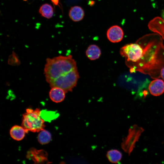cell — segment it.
<instances>
[{"label": "cell", "instance_id": "obj_1", "mask_svg": "<svg viewBox=\"0 0 164 164\" xmlns=\"http://www.w3.org/2000/svg\"><path fill=\"white\" fill-rule=\"evenodd\" d=\"M76 68V63L71 55L48 58L44 70L46 80L49 84Z\"/></svg>", "mask_w": 164, "mask_h": 164}, {"label": "cell", "instance_id": "obj_2", "mask_svg": "<svg viewBox=\"0 0 164 164\" xmlns=\"http://www.w3.org/2000/svg\"><path fill=\"white\" fill-rule=\"evenodd\" d=\"M40 111L37 108L34 110L27 108L22 115V126L27 133L29 131L38 132L44 129V120L40 116Z\"/></svg>", "mask_w": 164, "mask_h": 164}, {"label": "cell", "instance_id": "obj_3", "mask_svg": "<svg viewBox=\"0 0 164 164\" xmlns=\"http://www.w3.org/2000/svg\"><path fill=\"white\" fill-rule=\"evenodd\" d=\"M79 78L77 67L65 75L54 80L49 84L51 87H59L67 93L72 91L76 85Z\"/></svg>", "mask_w": 164, "mask_h": 164}, {"label": "cell", "instance_id": "obj_4", "mask_svg": "<svg viewBox=\"0 0 164 164\" xmlns=\"http://www.w3.org/2000/svg\"><path fill=\"white\" fill-rule=\"evenodd\" d=\"M120 53L121 56L125 58L127 61L135 62L142 58L144 50L139 44L136 43H130L122 47Z\"/></svg>", "mask_w": 164, "mask_h": 164}, {"label": "cell", "instance_id": "obj_5", "mask_svg": "<svg viewBox=\"0 0 164 164\" xmlns=\"http://www.w3.org/2000/svg\"><path fill=\"white\" fill-rule=\"evenodd\" d=\"M26 157L31 159L35 163H48V154L43 149L37 150L31 148L27 152Z\"/></svg>", "mask_w": 164, "mask_h": 164}, {"label": "cell", "instance_id": "obj_6", "mask_svg": "<svg viewBox=\"0 0 164 164\" xmlns=\"http://www.w3.org/2000/svg\"><path fill=\"white\" fill-rule=\"evenodd\" d=\"M107 36L111 42L118 43L121 41L123 38L124 32L121 27L118 25H114L108 30Z\"/></svg>", "mask_w": 164, "mask_h": 164}, {"label": "cell", "instance_id": "obj_7", "mask_svg": "<svg viewBox=\"0 0 164 164\" xmlns=\"http://www.w3.org/2000/svg\"><path fill=\"white\" fill-rule=\"evenodd\" d=\"M149 90L152 95L159 96L164 92V82L160 79H156L152 81L149 84Z\"/></svg>", "mask_w": 164, "mask_h": 164}, {"label": "cell", "instance_id": "obj_8", "mask_svg": "<svg viewBox=\"0 0 164 164\" xmlns=\"http://www.w3.org/2000/svg\"><path fill=\"white\" fill-rule=\"evenodd\" d=\"M65 91L58 87H51L49 95L51 100L55 103L60 102L64 100L65 97Z\"/></svg>", "mask_w": 164, "mask_h": 164}, {"label": "cell", "instance_id": "obj_9", "mask_svg": "<svg viewBox=\"0 0 164 164\" xmlns=\"http://www.w3.org/2000/svg\"><path fill=\"white\" fill-rule=\"evenodd\" d=\"M69 16L71 20L75 22L81 21L84 16V12L83 9L79 6L71 7L69 12Z\"/></svg>", "mask_w": 164, "mask_h": 164}, {"label": "cell", "instance_id": "obj_10", "mask_svg": "<svg viewBox=\"0 0 164 164\" xmlns=\"http://www.w3.org/2000/svg\"><path fill=\"white\" fill-rule=\"evenodd\" d=\"M27 133L26 130L22 126L16 125L13 126L10 129V134L11 137L17 141H20L24 137Z\"/></svg>", "mask_w": 164, "mask_h": 164}, {"label": "cell", "instance_id": "obj_11", "mask_svg": "<svg viewBox=\"0 0 164 164\" xmlns=\"http://www.w3.org/2000/svg\"><path fill=\"white\" fill-rule=\"evenodd\" d=\"M86 54L87 57L91 60L98 59L100 56L101 53L99 47L95 44L90 45L87 50Z\"/></svg>", "mask_w": 164, "mask_h": 164}, {"label": "cell", "instance_id": "obj_12", "mask_svg": "<svg viewBox=\"0 0 164 164\" xmlns=\"http://www.w3.org/2000/svg\"><path fill=\"white\" fill-rule=\"evenodd\" d=\"M39 12L42 16L47 19H50L53 15V9L50 5L45 3L40 7Z\"/></svg>", "mask_w": 164, "mask_h": 164}, {"label": "cell", "instance_id": "obj_13", "mask_svg": "<svg viewBox=\"0 0 164 164\" xmlns=\"http://www.w3.org/2000/svg\"><path fill=\"white\" fill-rule=\"evenodd\" d=\"M107 156L110 162L113 163H117L121 160L122 154L117 150L111 149L108 152Z\"/></svg>", "mask_w": 164, "mask_h": 164}, {"label": "cell", "instance_id": "obj_14", "mask_svg": "<svg viewBox=\"0 0 164 164\" xmlns=\"http://www.w3.org/2000/svg\"><path fill=\"white\" fill-rule=\"evenodd\" d=\"M38 140L41 144H48L51 140V135L48 131L43 129L40 132L38 136Z\"/></svg>", "mask_w": 164, "mask_h": 164}, {"label": "cell", "instance_id": "obj_15", "mask_svg": "<svg viewBox=\"0 0 164 164\" xmlns=\"http://www.w3.org/2000/svg\"><path fill=\"white\" fill-rule=\"evenodd\" d=\"M56 113L53 111H40V116L44 120L49 121L56 118ZM45 121V120H44Z\"/></svg>", "mask_w": 164, "mask_h": 164}, {"label": "cell", "instance_id": "obj_16", "mask_svg": "<svg viewBox=\"0 0 164 164\" xmlns=\"http://www.w3.org/2000/svg\"><path fill=\"white\" fill-rule=\"evenodd\" d=\"M52 3L55 5L59 6V0H50Z\"/></svg>", "mask_w": 164, "mask_h": 164}, {"label": "cell", "instance_id": "obj_17", "mask_svg": "<svg viewBox=\"0 0 164 164\" xmlns=\"http://www.w3.org/2000/svg\"><path fill=\"white\" fill-rule=\"evenodd\" d=\"M160 74L161 78L164 80V67L161 69Z\"/></svg>", "mask_w": 164, "mask_h": 164}, {"label": "cell", "instance_id": "obj_18", "mask_svg": "<svg viewBox=\"0 0 164 164\" xmlns=\"http://www.w3.org/2000/svg\"><path fill=\"white\" fill-rule=\"evenodd\" d=\"M94 2L93 1H89V4L91 6H92L94 4Z\"/></svg>", "mask_w": 164, "mask_h": 164}, {"label": "cell", "instance_id": "obj_19", "mask_svg": "<svg viewBox=\"0 0 164 164\" xmlns=\"http://www.w3.org/2000/svg\"><path fill=\"white\" fill-rule=\"evenodd\" d=\"M162 16L163 20L164 21V10H163L162 13Z\"/></svg>", "mask_w": 164, "mask_h": 164}]
</instances>
